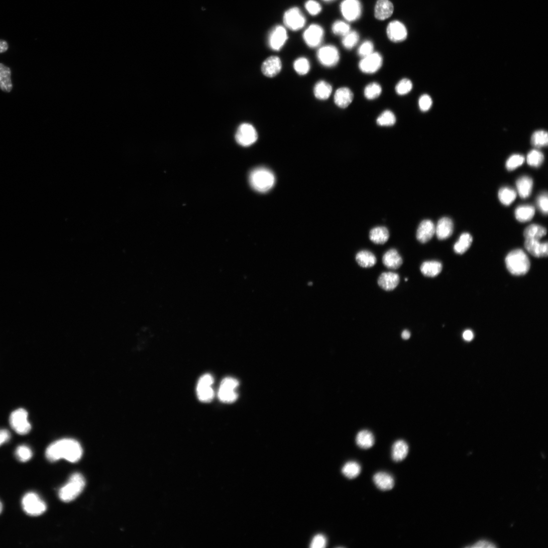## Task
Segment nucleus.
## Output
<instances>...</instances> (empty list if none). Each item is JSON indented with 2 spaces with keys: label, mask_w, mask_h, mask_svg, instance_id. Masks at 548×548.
I'll return each mask as SVG.
<instances>
[{
  "label": "nucleus",
  "mask_w": 548,
  "mask_h": 548,
  "mask_svg": "<svg viewBox=\"0 0 548 548\" xmlns=\"http://www.w3.org/2000/svg\"><path fill=\"white\" fill-rule=\"evenodd\" d=\"M83 451L80 444L73 439H64L50 445L45 453L47 459L52 462L64 459L71 463L78 462Z\"/></svg>",
  "instance_id": "nucleus-1"
},
{
  "label": "nucleus",
  "mask_w": 548,
  "mask_h": 548,
  "mask_svg": "<svg viewBox=\"0 0 548 548\" xmlns=\"http://www.w3.org/2000/svg\"><path fill=\"white\" fill-rule=\"evenodd\" d=\"M508 271L513 275L522 276L529 271L530 263L524 251L519 249L511 252L505 259Z\"/></svg>",
  "instance_id": "nucleus-2"
},
{
  "label": "nucleus",
  "mask_w": 548,
  "mask_h": 548,
  "mask_svg": "<svg viewBox=\"0 0 548 548\" xmlns=\"http://www.w3.org/2000/svg\"><path fill=\"white\" fill-rule=\"evenodd\" d=\"M249 180L252 187L260 192L269 191L275 185V177L273 173L266 168H258L250 174Z\"/></svg>",
  "instance_id": "nucleus-3"
},
{
  "label": "nucleus",
  "mask_w": 548,
  "mask_h": 548,
  "mask_svg": "<svg viewBox=\"0 0 548 548\" xmlns=\"http://www.w3.org/2000/svg\"><path fill=\"white\" fill-rule=\"evenodd\" d=\"M85 485V481L81 474H73L67 483L59 490V496L60 500L66 503L74 500L82 492Z\"/></svg>",
  "instance_id": "nucleus-4"
},
{
  "label": "nucleus",
  "mask_w": 548,
  "mask_h": 548,
  "mask_svg": "<svg viewBox=\"0 0 548 548\" xmlns=\"http://www.w3.org/2000/svg\"><path fill=\"white\" fill-rule=\"evenodd\" d=\"M22 505L25 512L31 516H40L47 509L45 503L34 492H29L24 495Z\"/></svg>",
  "instance_id": "nucleus-5"
},
{
  "label": "nucleus",
  "mask_w": 548,
  "mask_h": 548,
  "mask_svg": "<svg viewBox=\"0 0 548 548\" xmlns=\"http://www.w3.org/2000/svg\"><path fill=\"white\" fill-rule=\"evenodd\" d=\"M239 385V382L236 379L232 377L225 378L222 381L218 390L220 400L228 404L235 402L238 397L236 390Z\"/></svg>",
  "instance_id": "nucleus-6"
},
{
  "label": "nucleus",
  "mask_w": 548,
  "mask_h": 548,
  "mask_svg": "<svg viewBox=\"0 0 548 548\" xmlns=\"http://www.w3.org/2000/svg\"><path fill=\"white\" fill-rule=\"evenodd\" d=\"M10 423L12 428L20 435L28 434L32 429L28 420V413L23 408L17 409L12 412L10 417Z\"/></svg>",
  "instance_id": "nucleus-7"
},
{
  "label": "nucleus",
  "mask_w": 548,
  "mask_h": 548,
  "mask_svg": "<svg viewBox=\"0 0 548 548\" xmlns=\"http://www.w3.org/2000/svg\"><path fill=\"white\" fill-rule=\"evenodd\" d=\"M214 378L209 374L203 375L199 379L196 386V394L198 400L202 402H211L214 397V391L212 388Z\"/></svg>",
  "instance_id": "nucleus-8"
},
{
  "label": "nucleus",
  "mask_w": 548,
  "mask_h": 548,
  "mask_svg": "<svg viewBox=\"0 0 548 548\" xmlns=\"http://www.w3.org/2000/svg\"><path fill=\"white\" fill-rule=\"evenodd\" d=\"M237 142L244 147L250 146L256 143L258 139V134L255 128L251 124L243 123L239 126L236 133Z\"/></svg>",
  "instance_id": "nucleus-9"
},
{
  "label": "nucleus",
  "mask_w": 548,
  "mask_h": 548,
  "mask_svg": "<svg viewBox=\"0 0 548 548\" xmlns=\"http://www.w3.org/2000/svg\"><path fill=\"white\" fill-rule=\"evenodd\" d=\"M320 63L326 67H333L340 60L338 49L334 45H327L320 48L317 54Z\"/></svg>",
  "instance_id": "nucleus-10"
},
{
  "label": "nucleus",
  "mask_w": 548,
  "mask_h": 548,
  "mask_svg": "<svg viewBox=\"0 0 548 548\" xmlns=\"http://www.w3.org/2000/svg\"><path fill=\"white\" fill-rule=\"evenodd\" d=\"M283 22L288 29L296 31L304 27L306 19L300 10L297 8H292L285 13Z\"/></svg>",
  "instance_id": "nucleus-11"
},
{
  "label": "nucleus",
  "mask_w": 548,
  "mask_h": 548,
  "mask_svg": "<svg viewBox=\"0 0 548 548\" xmlns=\"http://www.w3.org/2000/svg\"><path fill=\"white\" fill-rule=\"evenodd\" d=\"M340 9L343 17L349 22L359 20L362 15V5L359 0H344Z\"/></svg>",
  "instance_id": "nucleus-12"
},
{
  "label": "nucleus",
  "mask_w": 548,
  "mask_h": 548,
  "mask_svg": "<svg viewBox=\"0 0 548 548\" xmlns=\"http://www.w3.org/2000/svg\"><path fill=\"white\" fill-rule=\"evenodd\" d=\"M383 58L378 53H373L362 58L359 64L360 70L365 74L376 73L382 67Z\"/></svg>",
  "instance_id": "nucleus-13"
},
{
  "label": "nucleus",
  "mask_w": 548,
  "mask_h": 548,
  "mask_svg": "<svg viewBox=\"0 0 548 548\" xmlns=\"http://www.w3.org/2000/svg\"><path fill=\"white\" fill-rule=\"evenodd\" d=\"M324 36L323 28L317 24L310 25L304 32L303 38L306 44L311 48L318 47Z\"/></svg>",
  "instance_id": "nucleus-14"
},
{
  "label": "nucleus",
  "mask_w": 548,
  "mask_h": 548,
  "mask_svg": "<svg viewBox=\"0 0 548 548\" xmlns=\"http://www.w3.org/2000/svg\"><path fill=\"white\" fill-rule=\"evenodd\" d=\"M387 35L389 40L398 43L407 39L408 32L405 25L398 21L390 22L387 28Z\"/></svg>",
  "instance_id": "nucleus-15"
},
{
  "label": "nucleus",
  "mask_w": 548,
  "mask_h": 548,
  "mask_svg": "<svg viewBox=\"0 0 548 548\" xmlns=\"http://www.w3.org/2000/svg\"><path fill=\"white\" fill-rule=\"evenodd\" d=\"M287 39V33L285 28L277 26L272 30L269 35V46L274 51H279L284 45Z\"/></svg>",
  "instance_id": "nucleus-16"
},
{
  "label": "nucleus",
  "mask_w": 548,
  "mask_h": 548,
  "mask_svg": "<svg viewBox=\"0 0 548 548\" xmlns=\"http://www.w3.org/2000/svg\"><path fill=\"white\" fill-rule=\"evenodd\" d=\"M524 246L526 251L535 258H544L548 255L547 242H540L539 240L526 239Z\"/></svg>",
  "instance_id": "nucleus-17"
},
{
  "label": "nucleus",
  "mask_w": 548,
  "mask_h": 548,
  "mask_svg": "<svg viewBox=\"0 0 548 548\" xmlns=\"http://www.w3.org/2000/svg\"><path fill=\"white\" fill-rule=\"evenodd\" d=\"M435 227L433 223L430 220L422 221L416 231L417 240L422 244L429 241L435 234Z\"/></svg>",
  "instance_id": "nucleus-18"
},
{
  "label": "nucleus",
  "mask_w": 548,
  "mask_h": 548,
  "mask_svg": "<svg viewBox=\"0 0 548 548\" xmlns=\"http://www.w3.org/2000/svg\"><path fill=\"white\" fill-rule=\"evenodd\" d=\"M354 95L351 89L343 87L338 88L334 94V102L341 108H346L353 101Z\"/></svg>",
  "instance_id": "nucleus-19"
},
{
  "label": "nucleus",
  "mask_w": 548,
  "mask_h": 548,
  "mask_svg": "<svg viewBox=\"0 0 548 548\" xmlns=\"http://www.w3.org/2000/svg\"><path fill=\"white\" fill-rule=\"evenodd\" d=\"M435 227V234L437 239L440 240L449 238L454 232V223L451 218L448 217H444L441 218Z\"/></svg>",
  "instance_id": "nucleus-20"
},
{
  "label": "nucleus",
  "mask_w": 548,
  "mask_h": 548,
  "mask_svg": "<svg viewBox=\"0 0 548 548\" xmlns=\"http://www.w3.org/2000/svg\"><path fill=\"white\" fill-rule=\"evenodd\" d=\"M400 278L399 275L392 272L382 273L378 279V284L383 290L390 291L394 290L399 284Z\"/></svg>",
  "instance_id": "nucleus-21"
},
{
  "label": "nucleus",
  "mask_w": 548,
  "mask_h": 548,
  "mask_svg": "<svg viewBox=\"0 0 548 548\" xmlns=\"http://www.w3.org/2000/svg\"><path fill=\"white\" fill-rule=\"evenodd\" d=\"M282 69V62L277 56H271L267 58L263 63L261 67L263 74L268 77H274L278 74Z\"/></svg>",
  "instance_id": "nucleus-22"
},
{
  "label": "nucleus",
  "mask_w": 548,
  "mask_h": 548,
  "mask_svg": "<svg viewBox=\"0 0 548 548\" xmlns=\"http://www.w3.org/2000/svg\"><path fill=\"white\" fill-rule=\"evenodd\" d=\"M382 262L387 268L396 270L401 267L403 261L399 253L395 249L392 248L384 254Z\"/></svg>",
  "instance_id": "nucleus-23"
},
{
  "label": "nucleus",
  "mask_w": 548,
  "mask_h": 548,
  "mask_svg": "<svg viewBox=\"0 0 548 548\" xmlns=\"http://www.w3.org/2000/svg\"><path fill=\"white\" fill-rule=\"evenodd\" d=\"M393 10V6L389 0H378L375 8V17L378 20H385L392 16Z\"/></svg>",
  "instance_id": "nucleus-24"
},
{
  "label": "nucleus",
  "mask_w": 548,
  "mask_h": 548,
  "mask_svg": "<svg viewBox=\"0 0 548 548\" xmlns=\"http://www.w3.org/2000/svg\"><path fill=\"white\" fill-rule=\"evenodd\" d=\"M409 453L408 444L402 440L396 441L392 447L391 457L395 462H400L405 460Z\"/></svg>",
  "instance_id": "nucleus-25"
},
{
  "label": "nucleus",
  "mask_w": 548,
  "mask_h": 548,
  "mask_svg": "<svg viewBox=\"0 0 548 548\" xmlns=\"http://www.w3.org/2000/svg\"><path fill=\"white\" fill-rule=\"evenodd\" d=\"M373 481L376 486L381 490L388 491L392 489L394 485L393 477L386 472H378L374 477Z\"/></svg>",
  "instance_id": "nucleus-26"
},
{
  "label": "nucleus",
  "mask_w": 548,
  "mask_h": 548,
  "mask_svg": "<svg viewBox=\"0 0 548 548\" xmlns=\"http://www.w3.org/2000/svg\"><path fill=\"white\" fill-rule=\"evenodd\" d=\"M13 87L11 69L0 63V89L6 92H10Z\"/></svg>",
  "instance_id": "nucleus-27"
},
{
  "label": "nucleus",
  "mask_w": 548,
  "mask_h": 548,
  "mask_svg": "<svg viewBox=\"0 0 548 548\" xmlns=\"http://www.w3.org/2000/svg\"><path fill=\"white\" fill-rule=\"evenodd\" d=\"M443 269L441 262L436 261L423 262L420 268L421 273L425 277H435L438 276Z\"/></svg>",
  "instance_id": "nucleus-28"
},
{
  "label": "nucleus",
  "mask_w": 548,
  "mask_h": 548,
  "mask_svg": "<svg viewBox=\"0 0 548 548\" xmlns=\"http://www.w3.org/2000/svg\"><path fill=\"white\" fill-rule=\"evenodd\" d=\"M533 180L528 176H524L519 178L516 181V186L520 196L522 198L528 197L532 192Z\"/></svg>",
  "instance_id": "nucleus-29"
},
{
  "label": "nucleus",
  "mask_w": 548,
  "mask_h": 548,
  "mask_svg": "<svg viewBox=\"0 0 548 548\" xmlns=\"http://www.w3.org/2000/svg\"><path fill=\"white\" fill-rule=\"evenodd\" d=\"M356 260L358 265L364 268L373 267L377 263V258L375 255L367 250L359 252L356 255Z\"/></svg>",
  "instance_id": "nucleus-30"
},
{
  "label": "nucleus",
  "mask_w": 548,
  "mask_h": 548,
  "mask_svg": "<svg viewBox=\"0 0 548 548\" xmlns=\"http://www.w3.org/2000/svg\"><path fill=\"white\" fill-rule=\"evenodd\" d=\"M389 232L385 227H377L370 232L369 238L371 241L376 244L382 245L387 242L389 238Z\"/></svg>",
  "instance_id": "nucleus-31"
},
{
  "label": "nucleus",
  "mask_w": 548,
  "mask_h": 548,
  "mask_svg": "<svg viewBox=\"0 0 548 548\" xmlns=\"http://www.w3.org/2000/svg\"><path fill=\"white\" fill-rule=\"evenodd\" d=\"M356 443L358 446L362 449L368 450L374 446L375 437L370 431L363 430L358 433Z\"/></svg>",
  "instance_id": "nucleus-32"
},
{
  "label": "nucleus",
  "mask_w": 548,
  "mask_h": 548,
  "mask_svg": "<svg viewBox=\"0 0 548 548\" xmlns=\"http://www.w3.org/2000/svg\"><path fill=\"white\" fill-rule=\"evenodd\" d=\"M332 86L328 82L321 80L316 83L314 87L315 96L320 100H326L332 93Z\"/></svg>",
  "instance_id": "nucleus-33"
},
{
  "label": "nucleus",
  "mask_w": 548,
  "mask_h": 548,
  "mask_svg": "<svg viewBox=\"0 0 548 548\" xmlns=\"http://www.w3.org/2000/svg\"><path fill=\"white\" fill-rule=\"evenodd\" d=\"M546 234V229L536 224H532L528 226L524 231V236L525 239L540 240Z\"/></svg>",
  "instance_id": "nucleus-34"
},
{
  "label": "nucleus",
  "mask_w": 548,
  "mask_h": 548,
  "mask_svg": "<svg viewBox=\"0 0 548 548\" xmlns=\"http://www.w3.org/2000/svg\"><path fill=\"white\" fill-rule=\"evenodd\" d=\"M534 214L535 209L531 205L519 206L515 211L516 218L521 223H526L531 221Z\"/></svg>",
  "instance_id": "nucleus-35"
},
{
  "label": "nucleus",
  "mask_w": 548,
  "mask_h": 548,
  "mask_svg": "<svg viewBox=\"0 0 548 548\" xmlns=\"http://www.w3.org/2000/svg\"><path fill=\"white\" fill-rule=\"evenodd\" d=\"M473 242L472 236L468 233L461 235L458 241L455 244L454 251L459 255L465 253L471 247Z\"/></svg>",
  "instance_id": "nucleus-36"
},
{
  "label": "nucleus",
  "mask_w": 548,
  "mask_h": 548,
  "mask_svg": "<svg viewBox=\"0 0 548 548\" xmlns=\"http://www.w3.org/2000/svg\"><path fill=\"white\" fill-rule=\"evenodd\" d=\"M362 471L361 465L357 462L352 461L347 463L343 467L342 472L348 479H353L358 477Z\"/></svg>",
  "instance_id": "nucleus-37"
},
{
  "label": "nucleus",
  "mask_w": 548,
  "mask_h": 548,
  "mask_svg": "<svg viewBox=\"0 0 548 548\" xmlns=\"http://www.w3.org/2000/svg\"><path fill=\"white\" fill-rule=\"evenodd\" d=\"M499 200L500 202L505 206H509L515 200L517 197V193L513 189L504 187L501 188L499 191Z\"/></svg>",
  "instance_id": "nucleus-38"
},
{
  "label": "nucleus",
  "mask_w": 548,
  "mask_h": 548,
  "mask_svg": "<svg viewBox=\"0 0 548 548\" xmlns=\"http://www.w3.org/2000/svg\"><path fill=\"white\" fill-rule=\"evenodd\" d=\"M359 40V34L355 31H351L343 37L342 43L347 49H352L357 45Z\"/></svg>",
  "instance_id": "nucleus-39"
},
{
  "label": "nucleus",
  "mask_w": 548,
  "mask_h": 548,
  "mask_svg": "<svg viewBox=\"0 0 548 548\" xmlns=\"http://www.w3.org/2000/svg\"><path fill=\"white\" fill-rule=\"evenodd\" d=\"M382 91L381 85L377 82H372L366 86L364 89L365 96L369 100L378 98Z\"/></svg>",
  "instance_id": "nucleus-40"
},
{
  "label": "nucleus",
  "mask_w": 548,
  "mask_h": 548,
  "mask_svg": "<svg viewBox=\"0 0 548 548\" xmlns=\"http://www.w3.org/2000/svg\"><path fill=\"white\" fill-rule=\"evenodd\" d=\"M396 121V117L392 112L385 111L379 116L376 122L381 127H390L395 124Z\"/></svg>",
  "instance_id": "nucleus-41"
},
{
  "label": "nucleus",
  "mask_w": 548,
  "mask_h": 548,
  "mask_svg": "<svg viewBox=\"0 0 548 548\" xmlns=\"http://www.w3.org/2000/svg\"><path fill=\"white\" fill-rule=\"evenodd\" d=\"M293 68L296 72L300 75L307 74L310 69L309 61L306 58L297 59L293 63Z\"/></svg>",
  "instance_id": "nucleus-42"
},
{
  "label": "nucleus",
  "mask_w": 548,
  "mask_h": 548,
  "mask_svg": "<svg viewBox=\"0 0 548 548\" xmlns=\"http://www.w3.org/2000/svg\"><path fill=\"white\" fill-rule=\"evenodd\" d=\"M18 460L22 463L29 461L33 457V453L30 448L23 445L19 446L15 453Z\"/></svg>",
  "instance_id": "nucleus-43"
},
{
  "label": "nucleus",
  "mask_w": 548,
  "mask_h": 548,
  "mask_svg": "<svg viewBox=\"0 0 548 548\" xmlns=\"http://www.w3.org/2000/svg\"><path fill=\"white\" fill-rule=\"evenodd\" d=\"M532 145L536 147L546 146L548 143L547 133L544 131H537L534 132L531 140Z\"/></svg>",
  "instance_id": "nucleus-44"
},
{
  "label": "nucleus",
  "mask_w": 548,
  "mask_h": 548,
  "mask_svg": "<svg viewBox=\"0 0 548 548\" xmlns=\"http://www.w3.org/2000/svg\"><path fill=\"white\" fill-rule=\"evenodd\" d=\"M544 160L543 154L537 150L530 151L527 157L528 164L533 167H539L542 164Z\"/></svg>",
  "instance_id": "nucleus-45"
},
{
  "label": "nucleus",
  "mask_w": 548,
  "mask_h": 548,
  "mask_svg": "<svg viewBox=\"0 0 548 548\" xmlns=\"http://www.w3.org/2000/svg\"><path fill=\"white\" fill-rule=\"evenodd\" d=\"M413 88L412 81L407 78L401 80L396 85L395 90L396 93L400 95H404L409 93Z\"/></svg>",
  "instance_id": "nucleus-46"
},
{
  "label": "nucleus",
  "mask_w": 548,
  "mask_h": 548,
  "mask_svg": "<svg viewBox=\"0 0 548 548\" xmlns=\"http://www.w3.org/2000/svg\"><path fill=\"white\" fill-rule=\"evenodd\" d=\"M524 157L520 155L511 156L506 163V167L508 171H511L522 165L524 162Z\"/></svg>",
  "instance_id": "nucleus-47"
},
{
  "label": "nucleus",
  "mask_w": 548,
  "mask_h": 548,
  "mask_svg": "<svg viewBox=\"0 0 548 548\" xmlns=\"http://www.w3.org/2000/svg\"><path fill=\"white\" fill-rule=\"evenodd\" d=\"M332 31L336 35L343 37L351 31V27L345 22L337 21L332 26Z\"/></svg>",
  "instance_id": "nucleus-48"
},
{
  "label": "nucleus",
  "mask_w": 548,
  "mask_h": 548,
  "mask_svg": "<svg viewBox=\"0 0 548 548\" xmlns=\"http://www.w3.org/2000/svg\"><path fill=\"white\" fill-rule=\"evenodd\" d=\"M374 48L373 43L371 41H365L359 47L358 54L362 58L366 57L374 53Z\"/></svg>",
  "instance_id": "nucleus-49"
},
{
  "label": "nucleus",
  "mask_w": 548,
  "mask_h": 548,
  "mask_svg": "<svg viewBox=\"0 0 548 548\" xmlns=\"http://www.w3.org/2000/svg\"><path fill=\"white\" fill-rule=\"evenodd\" d=\"M418 105L420 110L422 112L428 111L432 106L431 97L427 94L422 95L419 99Z\"/></svg>",
  "instance_id": "nucleus-50"
},
{
  "label": "nucleus",
  "mask_w": 548,
  "mask_h": 548,
  "mask_svg": "<svg viewBox=\"0 0 548 548\" xmlns=\"http://www.w3.org/2000/svg\"><path fill=\"white\" fill-rule=\"evenodd\" d=\"M305 8L307 11L313 16H317L321 12V7L320 4L315 0H308L305 4Z\"/></svg>",
  "instance_id": "nucleus-51"
},
{
  "label": "nucleus",
  "mask_w": 548,
  "mask_h": 548,
  "mask_svg": "<svg viewBox=\"0 0 548 548\" xmlns=\"http://www.w3.org/2000/svg\"><path fill=\"white\" fill-rule=\"evenodd\" d=\"M548 198L547 193H543L537 198V204L540 211L545 215L548 211Z\"/></svg>",
  "instance_id": "nucleus-52"
},
{
  "label": "nucleus",
  "mask_w": 548,
  "mask_h": 548,
  "mask_svg": "<svg viewBox=\"0 0 548 548\" xmlns=\"http://www.w3.org/2000/svg\"><path fill=\"white\" fill-rule=\"evenodd\" d=\"M326 545V539L325 537L322 534H318L313 538L310 544V547L312 548H323L325 547Z\"/></svg>",
  "instance_id": "nucleus-53"
},
{
  "label": "nucleus",
  "mask_w": 548,
  "mask_h": 548,
  "mask_svg": "<svg viewBox=\"0 0 548 548\" xmlns=\"http://www.w3.org/2000/svg\"><path fill=\"white\" fill-rule=\"evenodd\" d=\"M11 437L10 432L6 429H0V446L7 443Z\"/></svg>",
  "instance_id": "nucleus-54"
},
{
  "label": "nucleus",
  "mask_w": 548,
  "mask_h": 548,
  "mask_svg": "<svg viewBox=\"0 0 548 548\" xmlns=\"http://www.w3.org/2000/svg\"><path fill=\"white\" fill-rule=\"evenodd\" d=\"M495 545L492 542L486 540H480L474 544L472 547H492Z\"/></svg>",
  "instance_id": "nucleus-55"
},
{
  "label": "nucleus",
  "mask_w": 548,
  "mask_h": 548,
  "mask_svg": "<svg viewBox=\"0 0 548 548\" xmlns=\"http://www.w3.org/2000/svg\"><path fill=\"white\" fill-rule=\"evenodd\" d=\"M464 339L467 341H470L474 338V334L472 331L467 330L463 334Z\"/></svg>",
  "instance_id": "nucleus-56"
},
{
  "label": "nucleus",
  "mask_w": 548,
  "mask_h": 548,
  "mask_svg": "<svg viewBox=\"0 0 548 548\" xmlns=\"http://www.w3.org/2000/svg\"><path fill=\"white\" fill-rule=\"evenodd\" d=\"M411 337V333L407 330H404L402 333V338L405 340L409 339Z\"/></svg>",
  "instance_id": "nucleus-57"
},
{
  "label": "nucleus",
  "mask_w": 548,
  "mask_h": 548,
  "mask_svg": "<svg viewBox=\"0 0 548 548\" xmlns=\"http://www.w3.org/2000/svg\"><path fill=\"white\" fill-rule=\"evenodd\" d=\"M3 510V506L1 502H0V514L2 513Z\"/></svg>",
  "instance_id": "nucleus-58"
},
{
  "label": "nucleus",
  "mask_w": 548,
  "mask_h": 548,
  "mask_svg": "<svg viewBox=\"0 0 548 548\" xmlns=\"http://www.w3.org/2000/svg\"><path fill=\"white\" fill-rule=\"evenodd\" d=\"M324 1H325V2H330V1H332V0H324Z\"/></svg>",
  "instance_id": "nucleus-59"
},
{
  "label": "nucleus",
  "mask_w": 548,
  "mask_h": 548,
  "mask_svg": "<svg viewBox=\"0 0 548 548\" xmlns=\"http://www.w3.org/2000/svg\"><path fill=\"white\" fill-rule=\"evenodd\" d=\"M408 279L407 278H405V281L406 282H407V281H408Z\"/></svg>",
  "instance_id": "nucleus-60"
},
{
  "label": "nucleus",
  "mask_w": 548,
  "mask_h": 548,
  "mask_svg": "<svg viewBox=\"0 0 548 548\" xmlns=\"http://www.w3.org/2000/svg\"><path fill=\"white\" fill-rule=\"evenodd\" d=\"M0 54H1V52H0Z\"/></svg>",
  "instance_id": "nucleus-61"
}]
</instances>
